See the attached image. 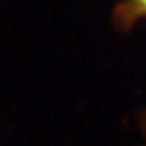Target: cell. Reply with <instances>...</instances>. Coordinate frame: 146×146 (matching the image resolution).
Returning a JSON list of instances; mask_svg holds the SVG:
<instances>
[{"instance_id":"obj_1","label":"cell","mask_w":146,"mask_h":146,"mask_svg":"<svg viewBox=\"0 0 146 146\" xmlns=\"http://www.w3.org/2000/svg\"><path fill=\"white\" fill-rule=\"evenodd\" d=\"M133 12L146 14V0H133Z\"/></svg>"}]
</instances>
